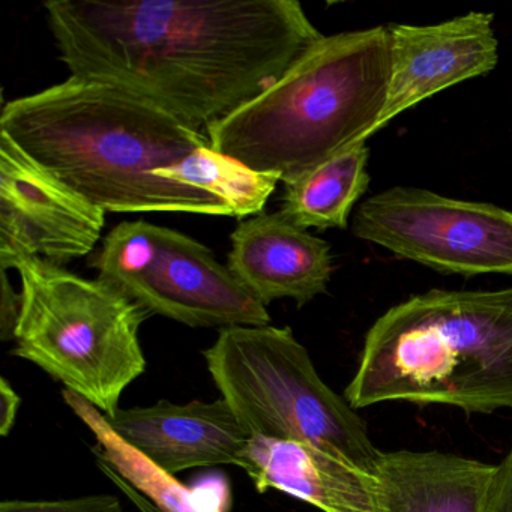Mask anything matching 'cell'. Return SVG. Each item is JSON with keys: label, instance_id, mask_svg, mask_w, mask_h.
<instances>
[{"label": "cell", "instance_id": "6da1fadb", "mask_svg": "<svg viewBox=\"0 0 512 512\" xmlns=\"http://www.w3.org/2000/svg\"><path fill=\"white\" fill-rule=\"evenodd\" d=\"M44 10L71 76L133 92L199 130L322 38L296 0H56Z\"/></svg>", "mask_w": 512, "mask_h": 512}, {"label": "cell", "instance_id": "7a4b0ae2", "mask_svg": "<svg viewBox=\"0 0 512 512\" xmlns=\"http://www.w3.org/2000/svg\"><path fill=\"white\" fill-rule=\"evenodd\" d=\"M0 133L103 211L232 217L223 200L157 175L211 145L208 134L118 86L71 76L5 104Z\"/></svg>", "mask_w": 512, "mask_h": 512}, {"label": "cell", "instance_id": "3957f363", "mask_svg": "<svg viewBox=\"0 0 512 512\" xmlns=\"http://www.w3.org/2000/svg\"><path fill=\"white\" fill-rule=\"evenodd\" d=\"M353 409L388 401L490 415L512 409V287L412 296L376 320L344 391Z\"/></svg>", "mask_w": 512, "mask_h": 512}, {"label": "cell", "instance_id": "277c9868", "mask_svg": "<svg viewBox=\"0 0 512 512\" xmlns=\"http://www.w3.org/2000/svg\"><path fill=\"white\" fill-rule=\"evenodd\" d=\"M389 79L388 26L322 35L269 88L208 125L209 143L289 181L367 143L385 110Z\"/></svg>", "mask_w": 512, "mask_h": 512}, {"label": "cell", "instance_id": "5b68a950", "mask_svg": "<svg viewBox=\"0 0 512 512\" xmlns=\"http://www.w3.org/2000/svg\"><path fill=\"white\" fill-rule=\"evenodd\" d=\"M22 316L11 355L26 359L68 391L115 416L125 389L146 371L139 340L145 310L98 280L32 257L14 266Z\"/></svg>", "mask_w": 512, "mask_h": 512}, {"label": "cell", "instance_id": "8992f818", "mask_svg": "<svg viewBox=\"0 0 512 512\" xmlns=\"http://www.w3.org/2000/svg\"><path fill=\"white\" fill-rule=\"evenodd\" d=\"M203 356L221 398L250 437L311 443L376 473L382 451L367 424L323 382L292 329H221Z\"/></svg>", "mask_w": 512, "mask_h": 512}, {"label": "cell", "instance_id": "52a82bcc", "mask_svg": "<svg viewBox=\"0 0 512 512\" xmlns=\"http://www.w3.org/2000/svg\"><path fill=\"white\" fill-rule=\"evenodd\" d=\"M353 235L452 274H512V212L395 187L365 200Z\"/></svg>", "mask_w": 512, "mask_h": 512}, {"label": "cell", "instance_id": "ba28073f", "mask_svg": "<svg viewBox=\"0 0 512 512\" xmlns=\"http://www.w3.org/2000/svg\"><path fill=\"white\" fill-rule=\"evenodd\" d=\"M106 211L62 184L0 133V269L22 259L64 266L100 241Z\"/></svg>", "mask_w": 512, "mask_h": 512}, {"label": "cell", "instance_id": "9c48e42d", "mask_svg": "<svg viewBox=\"0 0 512 512\" xmlns=\"http://www.w3.org/2000/svg\"><path fill=\"white\" fill-rule=\"evenodd\" d=\"M124 295L190 328L266 326L268 308L202 242L163 227L160 247Z\"/></svg>", "mask_w": 512, "mask_h": 512}, {"label": "cell", "instance_id": "30bf717a", "mask_svg": "<svg viewBox=\"0 0 512 512\" xmlns=\"http://www.w3.org/2000/svg\"><path fill=\"white\" fill-rule=\"evenodd\" d=\"M490 13H469L430 26L391 25L388 100L376 130L451 86L494 70L499 41Z\"/></svg>", "mask_w": 512, "mask_h": 512}, {"label": "cell", "instance_id": "8fae6325", "mask_svg": "<svg viewBox=\"0 0 512 512\" xmlns=\"http://www.w3.org/2000/svg\"><path fill=\"white\" fill-rule=\"evenodd\" d=\"M106 419L124 442L175 476L196 467L241 469L251 439L223 398L187 404L160 400L119 409Z\"/></svg>", "mask_w": 512, "mask_h": 512}, {"label": "cell", "instance_id": "7c38bea8", "mask_svg": "<svg viewBox=\"0 0 512 512\" xmlns=\"http://www.w3.org/2000/svg\"><path fill=\"white\" fill-rule=\"evenodd\" d=\"M230 239L227 266L266 307L278 299H292L302 307L328 289L332 272L328 242L281 212H260L242 220Z\"/></svg>", "mask_w": 512, "mask_h": 512}, {"label": "cell", "instance_id": "4fadbf2b", "mask_svg": "<svg viewBox=\"0 0 512 512\" xmlns=\"http://www.w3.org/2000/svg\"><path fill=\"white\" fill-rule=\"evenodd\" d=\"M241 469L259 493L281 491L322 512H388L376 475L311 443L251 437Z\"/></svg>", "mask_w": 512, "mask_h": 512}, {"label": "cell", "instance_id": "5bb4252c", "mask_svg": "<svg viewBox=\"0 0 512 512\" xmlns=\"http://www.w3.org/2000/svg\"><path fill=\"white\" fill-rule=\"evenodd\" d=\"M496 464L439 451L382 452L374 475L388 512H482Z\"/></svg>", "mask_w": 512, "mask_h": 512}, {"label": "cell", "instance_id": "9a60e30c", "mask_svg": "<svg viewBox=\"0 0 512 512\" xmlns=\"http://www.w3.org/2000/svg\"><path fill=\"white\" fill-rule=\"evenodd\" d=\"M65 403L77 418L88 425L97 439L95 457L106 461L128 484L133 485L161 512H226L229 487L226 481L212 479L200 487H187L172 473L140 454L110 428L106 416L74 392L62 391Z\"/></svg>", "mask_w": 512, "mask_h": 512}, {"label": "cell", "instance_id": "2e32d148", "mask_svg": "<svg viewBox=\"0 0 512 512\" xmlns=\"http://www.w3.org/2000/svg\"><path fill=\"white\" fill-rule=\"evenodd\" d=\"M368 155L365 143H359L284 181L281 214L302 229H347L353 206L370 184Z\"/></svg>", "mask_w": 512, "mask_h": 512}, {"label": "cell", "instance_id": "e0dca14e", "mask_svg": "<svg viewBox=\"0 0 512 512\" xmlns=\"http://www.w3.org/2000/svg\"><path fill=\"white\" fill-rule=\"evenodd\" d=\"M157 175L223 200L235 218L260 214L278 182H283L278 173L257 172L215 151L211 145L196 149L182 163L160 170Z\"/></svg>", "mask_w": 512, "mask_h": 512}, {"label": "cell", "instance_id": "ac0fdd59", "mask_svg": "<svg viewBox=\"0 0 512 512\" xmlns=\"http://www.w3.org/2000/svg\"><path fill=\"white\" fill-rule=\"evenodd\" d=\"M0 512H124L119 497L110 494L59 500H4Z\"/></svg>", "mask_w": 512, "mask_h": 512}, {"label": "cell", "instance_id": "d6986e66", "mask_svg": "<svg viewBox=\"0 0 512 512\" xmlns=\"http://www.w3.org/2000/svg\"><path fill=\"white\" fill-rule=\"evenodd\" d=\"M482 512H512V446L502 463L496 464Z\"/></svg>", "mask_w": 512, "mask_h": 512}, {"label": "cell", "instance_id": "ffe728a7", "mask_svg": "<svg viewBox=\"0 0 512 512\" xmlns=\"http://www.w3.org/2000/svg\"><path fill=\"white\" fill-rule=\"evenodd\" d=\"M22 316V293H17L8 278L7 271H2V295H0V340L16 338L17 326Z\"/></svg>", "mask_w": 512, "mask_h": 512}, {"label": "cell", "instance_id": "44dd1931", "mask_svg": "<svg viewBox=\"0 0 512 512\" xmlns=\"http://www.w3.org/2000/svg\"><path fill=\"white\" fill-rule=\"evenodd\" d=\"M22 398L5 377H0V434L7 437L16 425Z\"/></svg>", "mask_w": 512, "mask_h": 512}, {"label": "cell", "instance_id": "7402d4cb", "mask_svg": "<svg viewBox=\"0 0 512 512\" xmlns=\"http://www.w3.org/2000/svg\"><path fill=\"white\" fill-rule=\"evenodd\" d=\"M97 466L100 467L101 472H103L104 475H106L107 478H109L110 481H112L113 484H115L116 487L125 494V497H127V499L136 506L137 512H161L160 509H158L157 506L152 505V503L149 502L142 493H139L133 485L128 484V482L125 481L118 472H115V470H113L106 461L97 460Z\"/></svg>", "mask_w": 512, "mask_h": 512}]
</instances>
